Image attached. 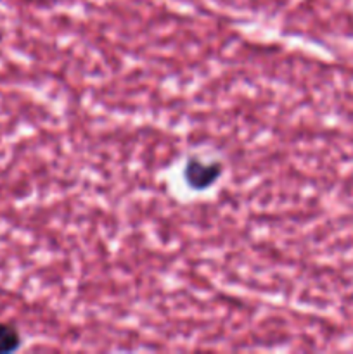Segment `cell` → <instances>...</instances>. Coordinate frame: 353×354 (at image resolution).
Segmentation results:
<instances>
[{
    "mask_svg": "<svg viewBox=\"0 0 353 354\" xmlns=\"http://www.w3.org/2000/svg\"><path fill=\"white\" fill-rule=\"evenodd\" d=\"M21 346V335L14 327L0 324V354L12 353Z\"/></svg>",
    "mask_w": 353,
    "mask_h": 354,
    "instance_id": "cell-2",
    "label": "cell"
},
{
    "mask_svg": "<svg viewBox=\"0 0 353 354\" xmlns=\"http://www.w3.org/2000/svg\"><path fill=\"white\" fill-rule=\"evenodd\" d=\"M221 173V165L218 162H203L197 158H190L187 161L185 169H183V176L190 189H206V187L213 185L217 178Z\"/></svg>",
    "mask_w": 353,
    "mask_h": 354,
    "instance_id": "cell-1",
    "label": "cell"
}]
</instances>
